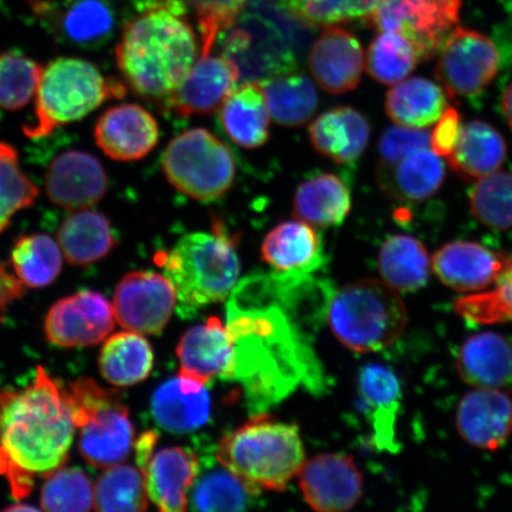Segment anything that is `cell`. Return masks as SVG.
<instances>
[{"label":"cell","instance_id":"obj_19","mask_svg":"<svg viewBox=\"0 0 512 512\" xmlns=\"http://www.w3.org/2000/svg\"><path fill=\"white\" fill-rule=\"evenodd\" d=\"M310 69L316 82L331 94H344L358 86L366 68V56L351 31L325 28L310 53Z\"/></svg>","mask_w":512,"mask_h":512},{"label":"cell","instance_id":"obj_43","mask_svg":"<svg viewBox=\"0 0 512 512\" xmlns=\"http://www.w3.org/2000/svg\"><path fill=\"white\" fill-rule=\"evenodd\" d=\"M41 507L55 512H86L94 509V488L78 467H60L46 477Z\"/></svg>","mask_w":512,"mask_h":512},{"label":"cell","instance_id":"obj_25","mask_svg":"<svg viewBox=\"0 0 512 512\" xmlns=\"http://www.w3.org/2000/svg\"><path fill=\"white\" fill-rule=\"evenodd\" d=\"M311 144L337 164H351L366 151L370 127L363 114L349 106L319 115L309 128Z\"/></svg>","mask_w":512,"mask_h":512},{"label":"cell","instance_id":"obj_44","mask_svg":"<svg viewBox=\"0 0 512 512\" xmlns=\"http://www.w3.org/2000/svg\"><path fill=\"white\" fill-rule=\"evenodd\" d=\"M38 189L24 174L14 146L0 143V234L14 216L34 204Z\"/></svg>","mask_w":512,"mask_h":512},{"label":"cell","instance_id":"obj_16","mask_svg":"<svg viewBox=\"0 0 512 512\" xmlns=\"http://www.w3.org/2000/svg\"><path fill=\"white\" fill-rule=\"evenodd\" d=\"M104 166L91 153L66 151L49 165L46 191L49 200L62 209L76 211L98 204L107 191Z\"/></svg>","mask_w":512,"mask_h":512},{"label":"cell","instance_id":"obj_13","mask_svg":"<svg viewBox=\"0 0 512 512\" xmlns=\"http://www.w3.org/2000/svg\"><path fill=\"white\" fill-rule=\"evenodd\" d=\"M115 322L113 306L101 293L81 291L50 307L44 334L56 347H92L111 335Z\"/></svg>","mask_w":512,"mask_h":512},{"label":"cell","instance_id":"obj_12","mask_svg":"<svg viewBox=\"0 0 512 512\" xmlns=\"http://www.w3.org/2000/svg\"><path fill=\"white\" fill-rule=\"evenodd\" d=\"M170 280L150 271L127 273L115 288V320L128 331L158 335L168 325L176 306Z\"/></svg>","mask_w":512,"mask_h":512},{"label":"cell","instance_id":"obj_32","mask_svg":"<svg viewBox=\"0 0 512 512\" xmlns=\"http://www.w3.org/2000/svg\"><path fill=\"white\" fill-rule=\"evenodd\" d=\"M445 178L443 157L431 147L400 160L390 166H381V185L390 196L402 201L420 202L432 197Z\"/></svg>","mask_w":512,"mask_h":512},{"label":"cell","instance_id":"obj_24","mask_svg":"<svg viewBox=\"0 0 512 512\" xmlns=\"http://www.w3.org/2000/svg\"><path fill=\"white\" fill-rule=\"evenodd\" d=\"M261 490L248 484L213 456L198 457L190 503L198 511H241L254 507Z\"/></svg>","mask_w":512,"mask_h":512},{"label":"cell","instance_id":"obj_14","mask_svg":"<svg viewBox=\"0 0 512 512\" xmlns=\"http://www.w3.org/2000/svg\"><path fill=\"white\" fill-rule=\"evenodd\" d=\"M298 475L306 503L317 511H347L362 497L361 472L347 454H320L305 463Z\"/></svg>","mask_w":512,"mask_h":512},{"label":"cell","instance_id":"obj_21","mask_svg":"<svg viewBox=\"0 0 512 512\" xmlns=\"http://www.w3.org/2000/svg\"><path fill=\"white\" fill-rule=\"evenodd\" d=\"M197 467V454L187 448L168 447L153 454L143 471L150 501L164 512L187 510Z\"/></svg>","mask_w":512,"mask_h":512},{"label":"cell","instance_id":"obj_30","mask_svg":"<svg viewBox=\"0 0 512 512\" xmlns=\"http://www.w3.org/2000/svg\"><path fill=\"white\" fill-rule=\"evenodd\" d=\"M57 242L69 264L78 267L106 258L117 243L107 217L89 208L76 210L63 221Z\"/></svg>","mask_w":512,"mask_h":512},{"label":"cell","instance_id":"obj_38","mask_svg":"<svg viewBox=\"0 0 512 512\" xmlns=\"http://www.w3.org/2000/svg\"><path fill=\"white\" fill-rule=\"evenodd\" d=\"M62 255L59 243L49 235H23L12 248L11 264L25 286L42 288L59 278Z\"/></svg>","mask_w":512,"mask_h":512},{"label":"cell","instance_id":"obj_31","mask_svg":"<svg viewBox=\"0 0 512 512\" xmlns=\"http://www.w3.org/2000/svg\"><path fill=\"white\" fill-rule=\"evenodd\" d=\"M507 152V144L495 127L472 120L462 125L457 145L446 158L459 176L480 179L499 170Z\"/></svg>","mask_w":512,"mask_h":512},{"label":"cell","instance_id":"obj_40","mask_svg":"<svg viewBox=\"0 0 512 512\" xmlns=\"http://www.w3.org/2000/svg\"><path fill=\"white\" fill-rule=\"evenodd\" d=\"M413 44L400 34L380 31L366 55V69L371 78L394 86L407 79L419 61Z\"/></svg>","mask_w":512,"mask_h":512},{"label":"cell","instance_id":"obj_50","mask_svg":"<svg viewBox=\"0 0 512 512\" xmlns=\"http://www.w3.org/2000/svg\"><path fill=\"white\" fill-rule=\"evenodd\" d=\"M456 108L447 107L431 133V149L441 157H447L456 147L462 130Z\"/></svg>","mask_w":512,"mask_h":512},{"label":"cell","instance_id":"obj_2","mask_svg":"<svg viewBox=\"0 0 512 512\" xmlns=\"http://www.w3.org/2000/svg\"><path fill=\"white\" fill-rule=\"evenodd\" d=\"M75 428L63 387L42 367L28 387L0 390V476L14 498L66 464Z\"/></svg>","mask_w":512,"mask_h":512},{"label":"cell","instance_id":"obj_52","mask_svg":"<svg viewBox=\"0 0 512 512\" xmlns=\"http://www.w3.org/2000/svg\"><path fill=\"white\" fill-rule=\"evenodd\" d=\"M502 108L505 119H507L508 124L512 130V82L508 87L507 91H505L502 101Z\"/></svg>","mask_w":512,"mask_h":512},{"label":"cell","instance_id":"obj_36","mask_svg":"<svg viewBox=\"0 0 512 512\" xmlns=\"http://www.w3.org/2000/svg\"><path fill=\"white\" fill-rule=\"evenodd\" d=\"M432 260L419 240L408 235H395L383 243L379 255V271L395 291L420 290L430 279Z\"/></svg>","mask_w":512,"mask_h":512},{"label":"cell","instance_id":"obj_17","mask_svg":"<svg viewBox=\"0 0 512 512\" xmlns=\"http://www.w3.org/2000/svg\"><path fill=\"white\" fill-rule=\"evenodd\" d=\"M95 142L107 157L118 162L143 159L159 142V127L144 107L125 104L108 108L94 130Z\"/></svg>","mask_w":512,"mask_h":512},{"label":"cell","instance_id":"obj_23","mask_svg":"<svg viewBox=\"0 0 512 512\" xmlns=\"http://www.w3.org/2000/svg\"><path fill=\"white\" fill-rule=\"evenodd\" d=\"M179 375L206 386L216 377L226 375L230 362V339L219 318L211 317L204 325L185 334L177 348Z\"/></svg>","mask_w":512,"mask_h":512},{"label":"cell","instance_id":"obj_26","mask_svg":"<svg viewBox=\"0 0 512 512\" xmlns=\"http://www.w3.org/2000/svg\"><path fill=\"white\" fill-rule=\"evenodd\" d=\"M151 411L157 424L166 431H195L209 420L210 395L206 386L179 375L156 390Z\"/></svg>","mask_w":512,"mask_h":512},{"label":"cell","instance_id":"obj_27","mask_svg":"<svg viewBox=\"0 0 512 512\" xmlns=\"http://www.w3.org/2000/svg\"><path fill=\"white\" fill-rule=\"evenodd\" d=\"M262 259L275 271L311 274L322 267V240L309 223L286 221L267 234L261 247Z\"/></svg>","mask_w":512,"mask_h":512},{"label":"cell","instance_id":"obj_3","mask_svg":"<svg viewBox=\"0 0 512 512\" xmlns=\"http://www.w3.org/2000/svg\"><path fill=\"white\" fill-rule=\"evenodd\" d=\"M179 0H160L132 19L115 49L127 85L147 99L165 100L194 66L198 43Z\"/></svg>","mask_w":512,"mask_h":512},{"label":"cell","instance_id":"obj_11","mask_svg":"<svg viewBox=\"0 0 512 512\" xmlns=\"http://www.w3.org/2000/svg\"><path fill=\"white\" fill-rule=\"evenodd\" d=\"M437 79L450 98L472 96L488 87L499 68L498 50L475 30L453 28L441 47Z\"/></svg>","mask_w":512,"mask_h":512},{"label":"cell","instance_id":"obj_49","mask_svg":"<svg viewBox=\"0 0 512 512\" xmlns=\"http://www.w3.org/2000/svg\"><path fill=\"white\" fill-rule=\"evenodd\" d=\"M431 133L422 128L394 126L382 134L379 144L381 166L399 163L412 153L430 149Z\"/></svg>","mask_w":512,"mask_h":512},{"label":"cell","instance_id":"obj_41","mask_svg":"<svg viewBox=\"0 0 512 512\" xmlns=\"http://www.w3.org/2000/svg\"><path fill=\"white\" fill-rule=\"evenodd\" d=\"M288 15L315 27L369 21L379 0H279Z\"/></svg>","mask_w":512,"mask_h":512},{"label":"cell","instance_id":"obj_6","mask_svg":"<svg viewBox=\"0 0 512 512\" xmlns=\"http://www.w3.org/2000/svg\"><path fill=\"white\" fill-rule=\"evenodd\" d=\"M126 88L106 78L92 62L60 57L43 68L35 104V119L23 128L29 138H43L56 128L75 123L104 102L124 98Z\"/></svg>","mask_w":512,"mask_h":512},{"label":"cell","instance_id":"obj_51","mask_svg":"<svg viewBox=\"0 0 512 512\" xmlns=\"http://www.w3.org/2000/svg\"><path fill=\"white\" fill-rule=\"evenodd\" d=\"M158 440V434L155 431L145 432L140 435L136 445H134V453H136V463L140 471H144L153 456V448H155Z\"/></svg>","mask_w":512,"mask_h":512},{"label":"cell","instance_id":"obj_47","mask_svg":"<svg viewBox=\"0 0 512 512\" xmlns=\"http://www.w3.org/2000/svg\"><path fill=\"white\" fill-rule=\"evenodd\" d=\"M113 25L112 11L102 0H75L61 19L64 36L80 46L104 40L111 34Z\"/></svg>","mask_w":512,"mask_h":512},{"label":"cell","instance_id":"obj_15","mask_svg":"<svg viewBox=\"0 0 512 512\" xmlns=\"http://www.w3.org/2000/svg\"><path fill=\"white\" fill-rule=\"evenodd\" d=\"M239 78V67L227 56H201L164 104L179 117L213 113L238 88Z\"/></svg>","mask_w":512,"mask_h":512},{"label":"cell","instance_id":"obj_9","mask_svg":"<svg viewBox=\"0 0 512 512\" xmlns=\"http://www.w3.org/2000/svg\"><path fill=\"white\" fill-rule=\"evenodd\" d=\"M162 166L172 187L201 202L226 194L236 175L232 152L204 128L172 139L163 153Z\"/></svg>","mask_w":512,"mask_h":512},{"label":"cell","instance_id":"obj_20","mask_svg":"<svg viewBox=\"0 0 512 512\" xmlns=\"http://www.w3.org/2000/svg\"><path fill=\"white\" fill-rule=\"evenodd\" d=\"M509 260L477 242L454 241L433 255L432 270L454 291L479 292L495 283Z\"/></svg>","mask_w":512,"mask_h":512},{"label":"cell","instance_id":"obj_33","mask_svg":"<svg viewBox=\"0 0 512 512\" xmlns=\"http://www.w3.org/2000/svg\"><path fill=\"white\" fill-rule=\"evenodd\" d=\"M351 210L347 184L334 174L307 179L299 185L293 201V214L310 226L329 228L341 226Z\"/></svg>","mask_w":512,"mask_h":512},{"label":"cell","instance_id":"obj_5","mask_svg":"<svg viewBox=\"0 0 512 512\" xmlns=\"http://www.w3.org/2000/svg\"><path fill=\"white\" fill-rule=\"evenodd\" d=\"M216 458L258 489L283 491L305 464L299 428L260 413L222 438Z\"/></svg>","mask_w":512,"mask_h":512},{"label":"cell","instance_id":"obj_53","mask_svg":"<svg viewBox=\"0 0 512 512\" xmlns=\"http://www.w3.org/2000/svg\"><path fill=\"white\" fill-rule=\"evenodd\" d=\"M6 511H36L38 508L31 507V505L28 504H16L12 505V507L6 508Z\"/></svg>","mask_w":512,"mask_h":512},{"label":"cell","instance_id":"obj_35","mask_svg":"<svg viewBox=\"0 0 512 512\" xmlns=\"http://www.w3.org/2000/svg\"><path fill=\"white\" fill-rule=\"evenodd\" d=\"M153 363L155 356L147 339L128 330L106 339L98 362L102 379L119 388L145 381L151 374Z\"/></svg>","mask_w":512,"mask_h":512},{"label":"cell","instance_id":"obj_46","mask_svg":"<svg viewBox=\"0 0 512 512\" xmlns=\"http://www.w3.org/2000/svg\"><path fill=\"white\" fill-rule=\"evenodd\" d=\"M495 284L490 291L458 299V315L477 324L512 323V260Z\"/></svg>","mask_w":512,"mask_h":512},{"label":"cell","instance_id":"obj_45","mask_svg":"<svg viewBox=\"0 0 512 512\" xmlns=\"http://www.w3.org/2000/svg\"><path fill=\"white\" fill-rule=\"evenodd\" d=\"M42 72L41 64L27 56L0 54V107L18 111L27 106L36 96Z\"/></svg>","mask_w":512,"mask_h":512},{"label":"cell","instance_id":"obj_34","mask_svg":"<svg viewBox=\"0 0 512 512\" xmlns=\"http://www.w3.org/2000/svg\"><path fill=\"white\" fill-rule=\"evenodd\" d=\"M446 110L444 88L424 78L402 80L387 94L386 111L396 125L426 130L437 124Z\"/></svg>","mask_w":512,"mask_h":512},{"label":"cell","instance_id":"obj_7","mask_svg":"<svg viewBox=\"0 0 512 512\" xmlns=\"http://www.w3.org/2000/svg\"><path fill=\"white\" fill-rule=\"evenodd\" d=\"M326 319L339 342L366 354L398 341L407 326V310L394 288L363 279L332 293Z\"/></svg>","mask_w":512,"mask_h":512},{"label":"cell","instance_id":"obj_18","mask_svg":"<svg viewBox=\"0 0 512 512\" xmlns=\"http://www.w3.org/2000/svg\"><path fill=\"white\" fill-rule=\"evenodd\" d=\"M456 426L467 444L495 451L512 434V399L499 388H476L459 402Z\"/></svg>","mask_w":512,"mask_h":512},{"label":"cell","instance_id":"obj_29","mask_svg":"<svg viewBox=\"0 0 512 512\" xmlns=\"http://www.w3.org/2000/svg\"><path fill=\"white\" fill-rule=\"evenodd\" d=\"M221 124L230 139L245 149H258L270 138L271 114L260 83L238 87L224 101Z\"/></svg>","mask_w":512,"mask_h":512},{"label":"cell","instance_id":"obj_10","mask_svg":"<svg viewBox=\"0 0 512 512\" xmlns=\"http://www.w3.org/2000/svg\"><path fill=\"white\" fill-rule=\"evenodd\" d=\"M463 0H379L369 23L406 37L419 59H430L459 22Z\"/></svg>","mask_w":512,"mask_h":512},{"label":"cell","instance_id":"obj_54","mask_svg":"<svg viewBox=\"0 0 512 512\" xmlns=\"http://www.w3.org/2000/svg\"><path fill=\"white\" fill-rule=\"evenodd\" d=\"M139 2H140V3H142L143 8H144V6L147 4V0H139Z\"/></svg>","mask_w":512,"mask_h":512},{"label":"cell","instance_id":"obj_39","mask_svg":"<svg viewBox=\"0 0 512 512\" xmlns=\"http://www.w3.org/2000/svg\"><path fill=\"white\" fill-rule=\"evenodd\" d=\"M145 478L138 467H107L94 485V509L102 512H140L149 508Z\"/></svg>","mask_w":512,"mask_h":512},{"label":"cell","instance_id":"obj_4","mask_svg":"<svg viewBox=\"0 0 512 512\" xmlns=\"http://www.w3.org/2000/svg\"><path fill=\"white\" fill-rule=\"evenodd\" d=\"M156 261L174 287L184 317L228 298L241 273L238 239L221 221L214 223L211 233L183 236L171 251L158 253Z\"/></svg>","mask_w":512,"mask_h":512},{"label":"cell","instance_id":"obj_8","mask_svg":"<svg viewBox=\"0 0 512 512\" xmlns=\"http://www.w3.org/2000/svg\"><path fill=\"white\" fill-rule=\"evenodd\" d=\"M63 390L80 431L82 458L96 469L123 463L134 445V427L119 392L92 379L76 380Z\"/></svg>","mask_w":512,"mask_h":512},{"label":"cell","instance_id":"obj_1","mask_svg":"<svg viewBox=\"0 0 512 512\" xmlns=\"http://www.w3.org/2000/svg\"><path fill=\"white\" fill-rule=\"evenodd\" d=\"M311 275H249L228 297L230 362L222 380L238 384L253 414L265 413L299 387L324 392V370L307 328L326 316L334 291Z\"/></svg>","mask_w":512,"mask_h":512},{"label":"cell","instance_id":"obj_28","mask_svg":"<svg viewBox=\"0 0 512 512\" xmlns=\"http://www.w3.org/2000/svg\"><path fill=\"white\" fill-rule=\"evenodd\" d=\"M457 370L473 388H501L512 377V347L496 332L467 338L457 356Z\"/></svg>","mask_w":512,"mask_h":512},{"label":"cell","instance_id":"obj_42","mask_svg":"<svg viewBox=\"0 0 512 512\" xmlns=\"http://www.w3.org/2000/svg\"><path fill=\"white\" fill-rule=\"evenodd\" d=\"M473 215L491 229L512 228V174L497 170L478 179L470 195Z\"/></svg>","mask_w":512,"mask_h":512},{"label":"cell","instance_id":"obj_37","mask_svg":"<svg viewBox=\"0 0 512 512\" xmlns=\"http://www.w3.org/2000/svg\"><path fill=\"white\" fill-rule=\"evenodd\" d=\"M271 118L283 126H302L315 114L318 95L306 75L280 73L261 81Z\"/></svg>","mask_w":512,"mask_h":512},{"label":"cell","instance_id":"obj_22","mask_svg":"<svg viewBox=\"0 0 512 512\" xmlns=\"http://www.w3.org/2000/svg\"><path fill=\"white\" fill-rule=\"evenodd\" d=\"M358 389L373 427L371 443L380 451H398L395 422L402 398L398 376L381 364H369L361 370Z\"/></svg>","mask_w":512,"mask_h":512},{"label":"cell","instance_id":"obj_48","mask_svg":"<svg viewBox=\"0 0 512 512\" xmlns=\"http://www.w3.org/2000/svg\"><path fill=\"white\" fill-rule=\"evenodd\" d=\"M201 32V56L211 54L217 37L233 27L248 0H187Z\"/></svg>","mask_w":512,"mask_h":512}]
</instances>
